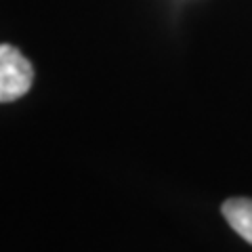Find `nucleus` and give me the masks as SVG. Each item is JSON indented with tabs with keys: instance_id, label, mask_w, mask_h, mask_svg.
Segmentation results:
<instances>
[{
	"instance_id": "f257e3e1",
	"label": "nucleus",
	"mask_w": 252,
	"mask_h": 252,
	"mask_svg": "<svg viewBox=\"0 0 252 252\" xmlns=\"http://www.w3.org/2000/svg\"><path fill=\"white\" fill-rule=\"evenodd\" d=\"M34 67L13 44H0V103L17 101L32 89Z\"/></svg>"
},
{
	"instance_id": "f03ea898",
	"label": "nucleus",
	"mask_w": 252,
	"mask_h": 252,
	"mask_svg": "<svg viewBox=\"0 0 252 252\" xmlns=\"http://www.w3.org/2000/svg\"><path fill=\"white\" fill-rule=\"evenodd\" d=\"M220 212H223V217L231 229L248 244H252V200L231 198L223 204Z\"/></svg>"
}]
</instances>
